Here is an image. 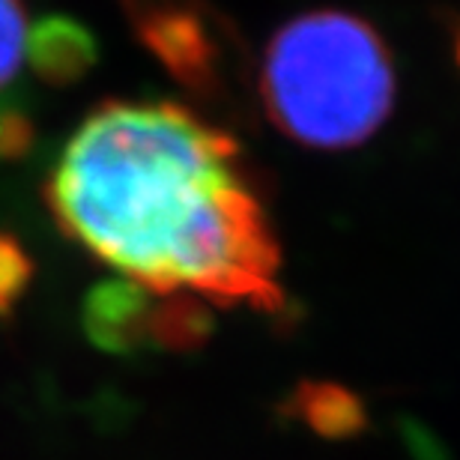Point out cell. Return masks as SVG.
<instances>
[{
    "mask_svg": "<svg viewBox=\"0 0 460 460\" xmlns=\"http://www.w3.org/2000/svg\"><path fill=\"white\" fill-rule=\"evenodd\" d=\"M31 275L33 266L15 239L0 236V314H6L15 305V299L24 293Z\"/></svg>",
    "mask_w": 460,
    "mask_h": 460,
    "instance_id": "obj_7",
    "label": "cell"
},
{
    "mask_svg": "<svg viewBox=\"0 0 460 460\" xmlns=\"http://www.w3.org/2000/svg\"><path fill=\"white\" fill-rule=\"evenodd\" d=\"M58 225L144 290L279 311V243L234 137L173 102H108L49 180Z\"/></svg>",
    "mask_w": 460,
    "mask_h": 460,
    "instance_id": "obj_1",
    "label": "cell"
},
{
    "mask_svg": "<svg viewBox=\"0 0 460 460\" xmlns=\"http://www.w3.org/2000/svg\"><path fill=\"white\" fill-rule=\"evenodd\" d=\"M146 51L200 102L252 114L257 78L236 27L207 0H119Z\"/></svg>",
    "mask_w": 460,
    "mask_h": 460,
    "instance_id": "obj_3",
    "label": "cell"
},
{
    "mask_svg": "<svg viewBox=\"0 0 460 460\" xmlns=\"http://www.w3.org/2000/svg\"><path fill=\"white\" fill-rule=\"evenodd\" d=\"M27 42H31V31H27L24 4L22 0H0V155L22 153L31 141V128H27L24 117L9 111V105L4 102L27 60Z\"/></svg>",
    "mask_w": 460,
    "mask_h": 460,
    "instance_id": "obj_5",
    "label": "cell"
},
{
    "mask_svg": "<svg viewBox=\"0 0 460 460\" xmlns=\"http://www.w3.org/2000/svg\"><path fill=\"white\" fill-rule=\"evenodd\" d=\"M87 326L108 347H189L207 329V314L198 299L164 296L128 281L90 296Z\"/></svg>",
    "mask_w": 460,
    "mask_h": 460,
    "instance_id": "obj_4",
    "label": "cell"
},
{
    "mask_svg": "<svg viewBox=\"0 0 460 460\" xmlns=\"http://www.w3.org/2000/svg\"><path fill=\"white\" fill-rule=\"evenodd\" d=\"M27 60L42 78L63 84L72 81L93 63V40L87 31L66 18H45L31 31Z\"/></svg>",
    "mask_w": 460,
    "mask_h": 460,
    "instance_id": "obj_6",
    "label": "cell"
},
{
    "mask_svg": "<svg viewBox=\"0 0 460 460\" xmlns=\"http://www.w3.org/2000/svg\"><path fill=\"white\" fill-rule=\"evenodd\" d=\"M257 102L299 144L320 150L362 144L394 102L389 49L371 24L341 9L305 13L272 36Z\"/></svg>",
    "mask_w": 460,
    "mask_h": 460,
    "instance_id": "obj_2",
    "label": "cell"
}]
</instances>
